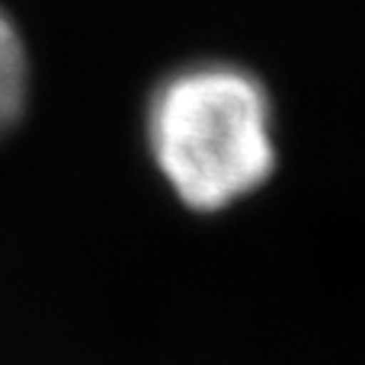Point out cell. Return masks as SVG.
<instances>
[{
  "mask_svg": "<svg viewBox=\"0 0 365 365\" xmlns=\"http://www.w3.org/2000/svg\"><path fill=\"white\" fill-rule=\"evenodd\" d=\"M145 135L180 202L218 212L250 195L276 167L266 87L227 61H195L154 87Z\"/></svg>",
  "mask_w": 365,
  "mask_h": 365,
  "instance_id": "6da1fadb",
  "label": "cell"
},
{
  "mask_svg": "<svg viewBox=\"0 0 365 365\" xmlns=\"http://www.w3.org/2000/svg\"><path fill=\"white\" fill-rule=\"evenodd\" d=\"M29 100V61L16 26L0 10V138L10 135L23 119Z\"/></svg>",
  "mask_w": 365,
  "mask_h": 365,
  "instance_id": "7a4b0ae2",
  "label": "cell"
}]
</instances>
